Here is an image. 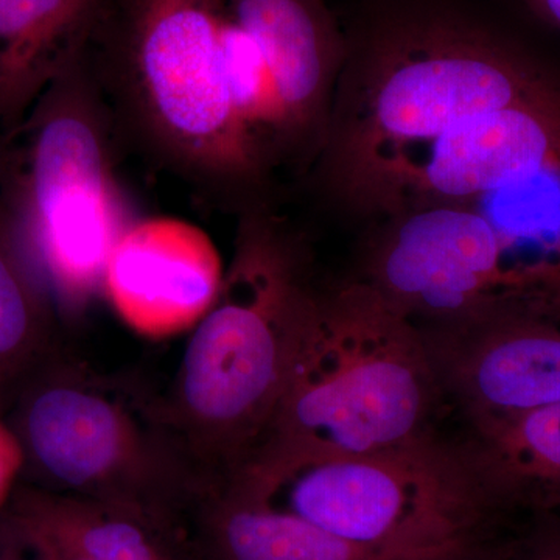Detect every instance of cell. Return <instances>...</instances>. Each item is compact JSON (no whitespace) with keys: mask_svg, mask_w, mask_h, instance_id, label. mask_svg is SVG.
<instances>
[{"mask_svg":"<svg viewBox=\"0 0 560 560\" xmlns=\"http://www.w3.org/2000/svg\"><path fill=\"white\" fill-rule=\"evenodd\" d=\"M228 0H102L83 57L114 124L210 201L267 208L276 168L228 68Z\"/></svg>","mask_w":560,"mask_h":560,"instance_id":"1","label":"cell"},{"mask_svg":"<svg viewBox=\"0 0 560 560\" xmlns=\"http://www.w3.org/2000/svg\"><path fill=\"white\" fill-rule=\"evenodd\" d=\"M559 92L558 73L466 11H382L346 39L329 127L315 161L319 184L334 195L386 151Z\"/></svg>","mask_w":560,"mask_h":560,"instance_id":"2","label":"cell"},{"mask_svg":"<svg viewBox=\"0 0 560 560\" xmlns=\"http://www.w3.org/2000/svg\"><path fill=\"white\" fill-rule=\"evenodd\" d=\"M318 287L296 235L267 208L242 213L234 256L191 330L161 415L210 488L267 438Z\"/></svg>","mask_w":560,"mask_h":560,"instance_id":"3","label":"cell"},{"mask_svg":"<svg viewBox=\"0 0 560 560\" xmlns=\"http://www.w3.org/2000/svg\"><path fill=\"white\" fill-rule=\"evenodd\" d=\"M442 405L418 324L352 279L316 291L278 411L254 453L389 451L436 436Z\"/></svg>","mask_w":560,"mask_h":560,"instance_id":"4","label":"cell"},{"mask_svg":"<svg viewBox=\"0 0 560 560\" xmlns=\"http://www.w3.org/2000/svg\"><path fill=\"white\" fill-rule=\"evenodd\" d=\"M9 399L7 416L24 452L22 477L31 486L125 512L172 550L180 518L190 517L210 488L162 418L160 399L60 350Z\"/></svg>","mask_w":560,"mask_h":560,"instance_id":"5","label":"cell"},{"mask_svg":"<svg viewBox=\"0 0 560 560\" xmlns=\"http://www.w3.org/2000/svg\"><path fill=\"white\" fill-rule=\"evenodd\" d=\"M219 488L404 560L480 550L500 512L463 447L438 436L372 453L257 452Z\"/></svg>","mask_w":560,"mask_h":560,"instance_id":"6","label":"cell"},{"mask_svg":"<svg viewBox=\"0 0 560 560\" xmlns=\"http://www.w3.org/2000/svg\"><path fill=\"white\" fill-rule=\"evenodd\" d=\"M114 127L81 49L0 132V201L60 318L83 315L103 294L110 250L136 221L114 172Z\"/></svg>","mask_w":560,"mask_h":560,"instance_id":"7","label":"cell"},{"mask_svg":"<svg viewBox=\"0 0 560 560\" xmlns=\"http://www.w3.org/2000/svg\"><path fill=\"white\" fill-rule=\"evenodd\" d=\"M560 165V92L489 110L438 138L386 151L331 195L378 220L401 210L466 205L485 191Z\"/></svg>","mask_w":560,"mask_h":560,"instance_id":"8","label":"cell"},{"mask_svg":"<svg viewBox=\"0 0 560 560\" xmlns=\"http://www.w3.org/2000/svg\"><path fill=\"white\" fill-rule=\"evenodd\" d=\"M378 223L359 278L419 326L522 307L499 237L477 210L422 206Z\"/></svg>","mask_w":560,"mask_h":560,"instance_id":"9","label":"cell"},{"mask_svg":"<svg viewBox=\"0 0 560 560\" xmlns=\"http://www.w3.org/2000/svg\"><path fill=\"white\" fill-rule=\"evenodd\" d=\"M419 327L445 401L469 425L560 404V308L503 307Z\"/></svg>","mask_w":560,"mask_h":560,"instance_id":"10","label":"cell"},{"mask_svg":"<svg viewBox=\"0 0 560 560\" xmlns=\"http://www.w3.org/2000/svg\"><path fill=\"white\" fill-rule=\"evenodd\" d=\"M215 243L189 221L136 220L110 250L103 296L149 340L187 334L213 307L224 280Z\"/></svg>","mask_w":560,"mask_h":560,"instance_id":"11","label":"cell"},{"mask_svg":"<svg viewBox=\"0 0 560 560\" xmlns=\"http://www.w3.org/2000/svg\"><path fill=\"white\" fill-rule=\"evenodd\" d=\"M256 38L293 165L313 164L326 139L346 36L324 0H228Z\"/></svg>","mask_w":560,"mask_h":560,"instance_id":"12","label":"cell"},{"mask_svg":"<svg viewBox=\"0 0 560 560\" xmlns=\"http://www.w3.org/2000/svg\"><path fill=\"white\" fill-rule=\"evenodd\" d=\"M195 560H404L215 488L190 514Z\"/></svg>","mask_w":560,"mask_h":560,"instance_id":"13","label":"cell"},{"mask_svg":"<svg viewBox=\"0 0 560 560\" xmlns=\"http://www.w3.org/2000/svg\"><path fill=\"white\" fill-rule=\"evenodd\" d=\"M102 0H0V132L13 130L86 43Z\"/></svg>","mask_w":560,"mask_h":560,"instance_id":"14","label":"cell"},{"mask_svg":"<svg viewBox=\"0 0 560 560\" xmlns=\"http://www.w3.org/2000/svg\"><path fill=\"white\" fill-rule=\"evenodd\" d=\"M460 447L500 511L560 512V404L475 423Z\"/></svg>","mask_w":560,"mask_h":560,"instance_id":"15","label":"cell"},{"mask_svg":"<svg viewBox=\"0 0 560 560\" xmlns=\"http://www.w3.org/2000/svg\"><path fill=\"white\" fill-rule=\"evenodd\" d=\"M0 517L14 536L51 541L92 560H175L138 518L83 497L20 485Z\"/></svg>","mask_w":560,"mask_h":560,"instance_id":"16","label":"cell"},{"mask_svg":"<svg viewBox=\"0 0 560 560\" xmlns=\"http://www.w3.org/2000/svg\"><path fill=\"white\" fill-rule=\"evenodd\" d=\"M57 305L0 201V396L57 352Z\"/></svg>","mask_w":560,"mask_h":560,"instance_id":"17","label":"cell"},{"mask_svg":"<svg viewBox=\"0 0 560 560\" xmlns=\"http://www.w3.org/2000/svg\"><path fill=\"white\" fill-rule=\"evenodd\" d=\"M24 474V452L16 431L7 416L5 400L0 396V515L9 508Z\"/></svg>","mask_w":560,"mask_h":560,"instance_id":"18","label":"cell"},{"mask_svg":"<svg viewBox=\"0 0 560 560\" xmlns=\"http://www.w3.org/2000/svg\"><path fill=\"white\" fill-rule=\"evenodd\" d=\"M540 517L544 521L528 536L497 550L499 560H560V522L552 515Z\"/></svg>","mask_w":560,"mask_h":560,"instance_id":"19","label":"cell"},{"mask_svg":"<svg viewBox=\"0 0 560 560\" xmlns=\"http://www.w3.org/2000/svg\"><path fill=\"white\" fill-rule=\"evenodd\" d=\"M11 537L21 545L22 550L27 552L31 560H92L86 556L79 555V552L62 548L60 545L51 544V541L32 539V537H18L14 534H11Z\"/></svg>","mask_w":560,"mask_h":560,"instance_id":"20","label":"cell"},{"mask_svg":"<svg viewBox=\"0 0 560 560\" xmlns=\"http://www.w3.org/2000/svg\"><path fill=\"white\" fill-rule=\"evenodd\" d=\"M545 24L560 32V0H522Z\"/></svg>","mask_w":560,"mask_h":560,"instance_id":"21","label":"cell"},{"mask_svg":"<svg viewBox=\"0 0 560 560\" xmlns=\"http://www.w3.org/2000/svg\"><path fill=\"white\" fill-rule=\"evenodd\" d=\"M0 560H31L28 559L27 552L22 550L20 544L11 537L9 530L3 528L2 534H0Z\"/></svg>","mask_w":560,"mask_h":560,"instance_id":"22","label":"cell"},{"mask_svg":"<svg viewBox=\"0 0 560 560\" xmlns=\"http://www.w3.org/2000/svg\"><path fill=\"white\" fill-rule=\"evenodd\" d=\"M434 560H499L497 559V550H489L488 547L480 548V550L463 552V555L448 556V558H441Z\"/></svg>","mask_w":560,"mask_h":560,"instance_id":"23","label":"cell"}]
</instances>
